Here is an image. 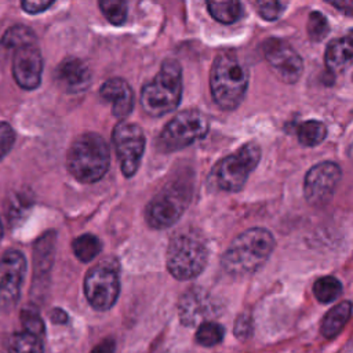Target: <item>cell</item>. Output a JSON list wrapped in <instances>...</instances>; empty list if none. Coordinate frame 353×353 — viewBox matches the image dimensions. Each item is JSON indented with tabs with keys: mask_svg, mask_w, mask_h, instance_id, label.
<instances>
[{
	"mask_svg": "<svg viewBox=\"0 0 353 353\" xmlns=\"http://www.w3.org/2000/svg\"><path fill=\"white\" fill-rule=\"evenodd\" d=\"M276 245L273 234L263 228L240 233L221 258L223 270L232 276H247L261 269Z\"/></svg>",
	"mask_w": 353,
	"mask_h": 353,
	"instance_id": "1",
	"label": "cell"
},
{
	"mask_svg": "<svg viewBox=\"0 0 353 353\" xmlns=\"http://www.w3.org/2000/svg\"><path fill=\"white\" fill-rule=\"evenodd\" d=\"M248 69L233 52H221L212 62L210 88L214 101L225 110L236 109L247 91Z\"/></svg>",
	"mask_w": 353,
	"mask_h": 353,
	"instance_id": "2",
	"label": "cell"
},
{
	"mask_svg": "<svg viewBox=\"0 0 353 353\" xmlns=\"http://www.w3.org/2000/svg\"><path fill=\"white\" fill-rule=\"evenodd\" d=\"M109 165L108 143L95 132H85L74 139L66 154L68 171L81 183H94L102 179Z\"/></svg>",
	"mask_w": 353,
	"mask_h": 353,
	"instance_id": "3",
	"label": "cell"
},
{
	"mask_svg": "<svg viewBox=\"0 0 353 353\" xmlns=\"http://www.w3.org/2000/svg\"><path fill=\"white\" fill-rule=\"evenodd\" d=\"M182 95V70L176 59L167 58L156 77L143 85L141 92V105L143 110L160 117L172 112L181 102Z\"/></svg>",
	"mask_w": 353,
	"mask_h": 353,
	"instance_id": "4",
	"label": "cell"
},
{
	"mask_svg": "<svg viewBox=\"0 0 353 353\" xmlns=\"http://www.w3.org/2000/svg\"><path fill=\"white\" fill-rule=\"evenodd\" d=\"M208 261L205 243L194 233H179L168 244L165 263L176 280H189L199 276Z\"/></svg>",
	"mask_w": 353,
	"mask_h": 353,
	"instance_id": "5",
	"label": "cell"
},
{
	"mask_svg": "<svg viewBox=\"0 0 353 353\" xmlns=\"http://www.w3.org/2000/svg\"><path fill=\"white\" fill-rule=\"evenodd\" d=\"M261 160V148L255 142H248L232 154L223 157L212 170V183L225 192H239L247 182L250 174Z\"/></svg>",
	"mask_w": 353,
	"mask_h": 353,
	"instance_id": "6",
	"label": "cell"
},
{
	"mask_svg": "<svg viewBox=\"0 0 353 353\" xmlns=\"http://www.w3.org/2000/svg\"><path fill=\"white\" fill-rule=\"evenodd\" d=\"M208 119L199 110L178 113L163 128L159 135V149L165 153L181 150L193 142L204 138L208 132Z\"/></svg>",
	"mask_w": 353,
	"mask_h": 353,
	"instance_id": "7",
	"label": "cell"
},
{
	"mask_svg": "<svg viewBox=\"0 0 353 353\" xmlns=\"http://www.w3.org/2000/svg\"><path fill=\"white\" fill-rule=\"evenodd\" d=\"M120 292L117 270L112 265H97L91 268L84 279V294L88 303L95 310L110 309Z\"/></svg>",
	"mask_w": 353,
	"mask_h": 353,
	"instance_id": "8",
	"label": "cell"
},
{
	"mask_svg": "<svg viewBox=\"0 0 353 353\" xmlns=\"http://www.w3.org/2000/svg\"><path fill=\"white\" fill-rule=\"evenodd\" d=\"M189 204L186 188L176 183L164 188L146 207V219L152 228L165 229L172 226L185 212Z\"/></svg>",
	"mask_w": 353,
	"mask_h": 353,
	"instance_id": "9",
	"label": "cell"
},
{
	"mask_svg": "<svg viewBox=\"0 0 353 353\" xmlns=\"http://www.w3.org/2000/svg\"><path fill=\"white\" fill-rule=\"evenodd\" d=\"M25 274V255L18 250H7L0 258V312L8 313L15 307Z\"/></svg>",
	"mask_w": 353,
	"mask_h": 353,
	"instance_id": "10",
	"label": "cell"
},
{
	"mask_svg": "<svg viewBox=\"0 0 353 353\" xmlns=\"http://www.w3.org/2000/svg\"><path fill=\"white\" fill-rule=\"evenodd\" d=\"M113 142L123 174L130 178L139 168L143 150L145 134L138 124L120 121L113 130Z\"/></svg>",
	"mask_w": 353,
	"mask_h": 353,
	"instance_id": "11",
	"label": "cell"
},
{
	"mask_svg": "<svg viewBox=\"0 0 353 353\" xmlns=\"http://www.w3.org/2000/svg\"><path fill=\"white\" fill-rule=\"evenodd\" d=\"M342 172L336 163L321 161L313 165L305 176L303 194L309 204L321 207L327 204L341 181Z\"/></svg>",
	"mask_w": 353,
	"mask_h": 353,
	"instance_id": "12",
	"label": "cell"
},
{
	"mask_svg": "<svg viewBox=\"0 0 353 353\" xmlns=\"http://www.w3.org/2000/svg\"><path fill=\"white\" fill-rule=\"evenodd\" d=\"M263 55L274 74L284 83H296L303 72L301 55L285 41L280 39H268L262 44Z\"/></svg>",
	"mask_w": 353,
	"mask_h": 353,
	"instance_id": "13",
	"label": "cell"
},
{
	"mask_svg": "<svg viewBox=\"0 0 353 353\" xmlns=\"http://www.w3.org/2000/svg\"><path fill=\"white\" fill-rule=\"evenodd\" d=\"M218 305L214 298L201 287L188 290L178 302L179 320L186 327L200 325L218 316Z\"/></svg>",
	"mask_w": 353,
	"mask_h": 353,
	"instance_id": "14",
	"label": "cell"
},
{
	"mask_svg": "<svg viewBox=\"0 0 353 353\" xmlns=\"http://www.w3.org/2000/svg\"><path fill=\"white\" fill-rule=\"evenodd\" d=\"M43 57L37 44H29L15 50L12 58V74L23 90H34L40 85Z\"/></svg>",
	"mask_w": 353,
	"mask_h": 353,
	"instance_id": "15",
	"label": "cell"
},
{
	"mask_svg": "<svg viewBox=\"0 0 353 353\" xmlns=\"http://www.w3.org/2000/svg\"><path fill=\"white\" fill-rule=\"evenodd\" d=\"M55 80L66 92H81L91 84L90 68L79 58H65L55 70Z\"/></svg>",
	"mask_w": 353,
	"mask_h": 353,
	"instance_id": "16",
	"label": "cell"
},
{
	"mask_svg": "<svg viewBox=\"0 0 353 353\" xmlns=\"http://www.w3.org/2000/svg\"><path fill=\"white\" fill-rule=\"evenodd\" d=\"M99 95L103 101L112 105V112L116 117L124 119L131 113L134 106V94L125 80L120 77L106 80L99 90Z\"/></svg>",
	"mask_w": 353,
	"mask_h": 353,
	"instance_id": "17",
	"label": "cell"
},
{
	"mask_svg": "<svg viewBox=\"0 0 353 353\" xmlns=\"http://www.w3.org/2000/svg\"><path fill=\"white\" fill-rule=\"evenodd\" d=\"M353 40L352 33L332 40L325 50V66L331 74L343 73L352 65Z\"/></svg>",
	"mask_w": 353,
	"mask_h": 353,
	"instance_id": "18",
	"label": "cell"
},
{
	"mask_svg": "<svg viewBox=\"0 0 353 353\" xmlns=\"http://www.w3.org/2000/svg\"><path fill=\"white\" fill-rule=\"evenodd\" d=\"M350 313H352V303L349 301H343L335 305L331 310H328L321 320L320 331L323 336L328 339L335 338L343 330L345 324L349 321Z\"/></svg>",
	"mask_w": 353,
	"mask_h": 353,
	"instance_id": "19",
	"label": "cell"
},
{
	"mask_svg": "<svg viewBox=\"0 0 353 353\" xmlns=\"http://www.w3.org/2000/svg\"><path fill=\"white\" fill-rule=\"evenodd\" d=\"M3 353H44V345L41 338L26 331H18L7 338Z\"/></svg>",
	"mask_w": 353,
	"mask_h": 353,
	"instance_id": "20",
	"label": "cell"
},
{
	"mask_svg": "<svg viewBox=\"0 0 353 353\" xmlns=\"http://www.w3.org/2000/svg\"><path fill=\"white\" fill-rule=\"evenodd\" d=\"M54 240H55V233L48 232L44 236H41L33 250V258H34V270L39 273L48 272L52 263V256H54Z\"/></svg>",
	"mask_w": 353,
	"mask_h": 353,
	"instance_id": "21",
	"label": "cell"
},
{
	"mask_svg": "<svg viewBox=\"0 0 353 353\" xmlns=\"http://www.w3.org/2000/svg\"><path fill=\"white\" fill-rule=\"evenodd\" d=\"M208 12L211 17L222 23H233L243 15V4L240 1H210L207 3Z\"/></svg>",
	"mask_w": 353,
	"mask_h": 353,
	"instance_id": "22",
	"label": "cell"
},
{
	"mask_svg": "<svg viewBox=\"0 0 353 353\" xmlns=\"http://www.w3.org/2000/svg\"><path fill=\"white\" fill-rule=\"evenodd\" d=\"M29 44H37V39L34 32L25 25H14L8 28L1 37V46L7 48L18 50Z\"/></svg>",
	"mask_w": 353,
	"mask_h": 353,
	"instance_id": "23",
	"label": "cell"
},
{
	"mask_svg": "<svg viewBox=\"0 0 353 353\" xmlns=\"http://www.w3.org/2000/svg\"><path fill=\"white\" fill-rule=\"evenodd\" d=\"M72 248L77 259L81 262H91L102 251V243L97 236L85 233L73 240Z\"/></svg>",
	"mask_w": 353,
	"mask_h": 353,
	"instance_id": "24",
	"label": "cell"
},
{
	"mask_svg": "<svg viewBox=\"0 0 353 353\" xmlns=\"http://www.w3.org/2000/svg\"><path fill=\"white\" fill-rule=\"evenodd\" d=\"M296 137L303 146H316L327 137V127L320 120H306L298 127Z\"/></svg>",
	"mask_w": 353,
	"mask_h": 353,
	"instance_id": "25",
	"label": "cell"
},
{
	"mask_svg": "<svg viewBox=\"0 0 353 353\" xmlns=\"http://www.w3.org/2000/svg\"><path fill=\"white\" fill-rule=\"evenodd\" d=\"M313 294L321 303H331L342 294V283L334 276H324L316 280Z\"/></svg>",
	"mask_w": 353,
	"mask_h": 353,
	"instance_id": "26",
	"label": "cell"
},
{
	"mask_svg": "<svg viewBox=\"0 0 353 353\" xmlns=\"http://www.w3.org/2000/svg\"><path fill=\"white\" fill-rule=\"evenodd\" d=\"M225 335V328L215 321H205L199 325L196 331V341L204 347H212L218 345Z\"/></svg>",
	"mask_w": 353,
	"mask_h": 353,
	"instance_id": "27",
	"label": "cell"
},
{
	"mask_svg": "<svg viewBox=\"0 0 353 353\" xmlns=\"http://www.w3.org/2000/svg\"><path fill=\"white\" fill-rule=\"evenodd\" d=\"M105 18L113 25H123L127 18V3L119 0H101L98 3Z\"/></svg>",
	"mask_w": 353,
	"mask_h": 353,
	"instance_id": "28",
	"label": "cell"
},
{
	"mask_svg": "<svg viewBox=\"0 0 353 353\" xmlns=\"http://www.w3.org/2000/svg\"><path fill=\"white\" fill-rule=\"evenodd\" d=\"M330 32V23L324 14L312 11L307 18V36L312 41H321Z\"/></svg>",
	"mask_w": 353,
	"mask_h": 353,
	"instance_id": "29",
	"label": "cell"
},
{
	"mask_svg": "<svg viewBox=\"0 0 353 353\" xmlns=\"http://www.w3.org/2000/svg\"><path fill=\"white\" fill-rule=\"evenodd\" d=\"M21 323L23 325V331L33 334L39 338H43L46 334L44 321L34 307H23L21 312Z\"/></svg>",
	"mask_w": 353,
	"mask_h": 353,
	"instance_id": "30",
	"label": "cell"
},
{
	"mask_svg": "<svg viewBox=\"0 0 353 353\" xmlns=\"http://www.w3.org/2000/svg\"><path fill=\"white\" fill-rule=\"evenodd\" d=\"M255 7L263 19L276 21L283 14L287 4L279 0H261L255 3Z\"/></svg>",
	"mask_w": 353,
	"mask_h": 353,
	"instance_id": "31",
	"label": "cell"
},
{
	"mask_svg": "<svg viewBox=\"0 0 353 353\" xmlns=\"http://www.w3.org/2000/svg\"><path fill=\"white\" fill-rule=\"evenodd\" d=\"M15 142V132L10 124L0 121V160L11 150Z\"/></svg>",
	"mask_w": 353,
	"mask_h": 353,
	"instance_id": "32",
	"label": "cell"
},
{
	"mask_svg": "<svg viewBox=\"0 0 353 353\" xmlns=\"http://www.w3.org/2000/svg\"><path fill=\"white\" fill-rule=\"evenodd\" d=\"M254 331L251 317L248 314H240L234 323V335L240 341H245L251 336Z\"/></svg>",
	"mask_w": 353,
	"mask_h": 353,
	"instance_id": "33",
	"label": "cell"
},
{
	"mask_svg": "<svg viewBox=\"0 0 353 353\" xmlns=\"http://www.w3.org/2000/svg\"><path fill=\"white\" fill-rule=\"evenodd\" d=\"M54 4V1H22L21 3V7L28 12V14H37V12H41L44 10H47L48 7H51Z\"/></svg>",
	"mask_w": 353,
	"mask_h": 353,
	"instance_id": "34",
	"label": "cell"
},
{
	"mask_svg": "<svg viewBox=\"0 0 353 353\" xmlns=\"http://www.w3.org/2000/svg\"><path fill=\"white\" fill-rule=\"evenodd\" d=\"M114 341L110 339V338H106L103 339L101 343H98L91 353H114Z\"/></svg>",
	"mask_w": 353,
	"mask_h": 353,
	"instance_id": "35",
	"label": "cell"
},
{
	"mask_svg": "<svg viewBox=\"0 0 353 353\" xmlns=\"http://www.w3.org/2000/svg\"><path fill=\"white\" fill-rule=\"evenodd\" d=\"M50 319L55 324H65L68 321V313L59 307H55L50 312Z\"/></svg>",
	"mask_w": 353,
	"mask_h": 353,
	"instance_id": "36",
	"label": "cell"
},
{
	"mask_svg": "<svg viewBox=\"0 0 353 353\" xmlns=\"http://www.w3.org/2000/svg\"><path fill=\"white\" fill-rule=\"evenodd\" d=\"M334 7H336L338 10H341V11H343L346 15H352V8H353V4L350 3V1H335V0H332V1H330Z\"/></svg>",
	"mask_w": 353,
	"mask_h": 353,
	"instance_id": "37",
	"label": "cell"
},
{
	"mask_svg": "<svg viewBox=\"0 0 353 353\" xmlns=\"http://www.w3.org/2000/svg\"><path fill=\"white\" fill-rule=\"evenodd\" d=\"M1 236H3V226H1V221H0V240H1Z\"/></svg>",
	"mask_w": 353,
	"mask_h": 353,
	"instance_id": "38",
	"label": "cell"
}]
</instances>
